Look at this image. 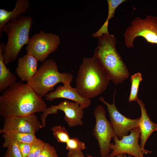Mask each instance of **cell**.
Wrapping results in <instances>:
<instances>
[{
    "instance_id": "26",
    "label": "cell",
    "mask_w": 157,
    "mask_h": 157,
    "mask_svg": "<svg viewBox=\"0 0 157 157\" xmlns=\"http://www.w3.org/2000/svg\"><path fill=\"white\" fill-rule=\"evenodd\" d=\"M17 144L22 157H27L31 150V143L19 142Z\"/></svg>"
},
{
    "instance_id": "13",
    "label": "cell",
    "mask_w": 157,
    "mask_h": 157,
    "mask_svg": "<svg viewBox=\"0 0 157 157\" xmlns=\"http://www.w3.org/2000/svg\"><path fill=\"white\" fill-rule=\"evenodd\" d=\"M45 97V100L49 101L60 98L70 100L79 104L83 109L88 107L91 103L90 99L83 98L80 95L76 88L71 87L70 84L58 86L54 91L50 92Z\"/></svg>"
},
{
    "instance_id": "1",
    "label": "cell",
    "mask_w": 157,
    "mask_h": 157,
    "mask_svg": "<svg viewBox=\"0 0 157 157\" xmlns=\"http://www.w3.org/2000/svg\"><path fill=\"white\" fill-rule=\"evenodd\" d=\"M47 107L40 96L21 81L8 87L0 96V115L4 118L43 112Z\"/></svg>"
},
{
    "instance_id": "3",
    "label": "cell",
    "mask_w": 157,
    "mask_h": 157,
    "mask_svg": "<svg viewBox=\"0 0 157 157\" xmlns=\"http://www.w3.org/2000/svg\"><path fill=\"white\" fill-rule=\"evenodd\" d=\"M98 45L94 55L99 60L115 85L129 78L128 69L116 48L117 38L113 34H103L97 38Z\"/></svg>"
},
{
    "instance_id": "11",
    "label": "cell",
    "mask_w": 157,
    "mask_h": 157,
    "mask_svg": "<svg viewBox=\"0 0 157 157\" xmlns=\"http://www.w3.org/2000/svg\"><path fill=\"white\" fill-rule=\"evenodd\" d=\"M129 135L124 136L121 139L115 134L113 138L115 143H111L112 152L109 156L114 157L120 154H128L135 157H144L140 145L138 143L140 137L139 126L130 131Z\"/></svg>"
},
{
    "instance_id": "10",
    "label": "cell",
    "mask_w": 157,
    "mask_h": 157,
    "mask_svg": "<svg viewBox=\"0 0 157 157\" xmlns=\"http://www.w3.org/2000/svg\"><path fill=\"white\" fill-rule=\"evenodd\" d=\"M115 90L113 96L112 104L106 102L102 96L99 97V100L106 106L110 122L115 134L121 140L124 136L127 135L128 132L131 129L138 126L140 117L133 119L122 115L118 110L115 104Z\"/></svg>"
},
{
    "instance_id": "6",
    "label": "cell",
    "mask_w": 157,
    "mask_h": 157,
    "mask_svg": "<svg viewBox=\"0 0 157 157\" xmlns=\"http://www.w3.org/2000/svg\"><path fill=\"white\" fill-rule=\"evenodd\" d=\"M124 42L128 48L133 47V41L141 37L152 44L157 45V17L149 15L144 19L137 17L132 20L124 33Z\"/></svg>"
},
{
    "instance_id": "27",
    "label": "cell",
    "mask_w": 157,
    "mask_h": 157,
    "mask_svg": "<svg viewBox=\"0 0 157 157\" xmlns=\"http://www.w3.org/2000/svg\"><path fill=\"white\" fill-rule=\"evenodd\" d=\"M67 157H85L82 150L69 151Z\"/></svg>"
},
{
    "instance_id": "29",
    "label": "cell",
    "mask_w": 157,
    "mask_h": 157,
    "mask_svg": "<svg viewBox=\"0 0 157 157\" xmlns=\"http://www.w3.org/2000/svg\"><path fill=\"white\" fill-rule=\"evenodd\" d=\"M128 157H132V156L131 155H128Z\"/></svg>"
},
{
    "instance_id": "17",
    "label": "cell",
    "mask_w": 157,
    "mask_h": 157,
    "mask_svg": "<svg viewBox=\"0 0 157 157\" xmlns=\"http://www.w3.org/2000/svg\"><path fill=\"white\" fill-rule=\"evenodd\" d=\"M4 44L0 43V92L4 91L16 82V76L7 68L3 60L2 54Z\"/></svg>"
},
{
    "instance_id": "4",
    "label": "cell",
    "mask_w": 157,
    "mask_h": 157,
    "mask_svg": "<svg viewBox=\"0 0 157 157\" xmlns=\"http://www.w3.org/2000/svg\"><path fill=\"white\" fill-rule=\"evenodd\" d=\"M33 20L30 16H21L9 21L0 32H5L8 36L7 43L3 49L2 58L5 65L15 60L22 48L30 41L29 33Z\"/></svg>"
},
{
    "instance_id": "28",
    "label": "cell",
    "mask_w": 157,
    "mask_h": 157,
    "mask_svg": "<svg viewBox=\"0 0 157 157\" xmlns=\"http://www.w3.org/2000/svg\"><path fill=\"white\" fill-rule=\"evenodd\" d=\"M88 157H95L88 154L87 155ZM106 157H127L125 154H118L114 157H111L109 156Z\"/></svg>"
},
{
    "instance_id": "12",
    "label": "cell",
    "mask_w": 157,
    "mask_h": 157,
    "mask_svg": "<svg viewBox=\"0 0 157 157\" xmlns=\"http://www.w3.org/2000/svg\"><path fill=\"white\" fill-rule=\"evenodd\" d=\"M4 118L2 128L0 130V133H35L43 128L41 123L35 114Z\"/></svg>"
},
{
    "instance_id": "23",
    "label": "cell",
    "mask_w": 157,
    "mask_h": 157,
    "mask_svg": "<svg viewBox=\"0 0 157 157\" xmlns=\"http://www.w3.org/2000/svg\"><path fill=\"white\" fill-rule=\"evenodd\" d=\"M66 143V149L69 151L82 150L86 148L84 143L76 138H70Z\"/></svg>"
},
{
    "instance_id": "18",
    "label": "cell",
    "mask_w": 157,
    "mask_h": 157,
    "mask_svg": "<svg viewBox=\"0 0 157 157\" xmlns=\"http://www.w3.org/2000/svg\"><path fill=\"white\" fill-rule=\"evenodd\" d=\"M2 137L5 140L2 147L6 148L19 142L31 143L37 138L35 133H3Z\"/></svg>"
},
{
    "instance_id": "8",
    "label": "cell",
    "mask_w": 157,
    "mask_h": 157,
    "mask_svg": "<svg viewBox=\"0 0 157 157\" xmlns=\"http://www.w3.org/2000/svg\"><path fill=\"white\" fill-rule=\"evenodd\" d=\"M106 111L101 105L94 109L93 113L96 119L93 135L97 140L101 157H106L110 151V140L115 133L110 122L107 119Z\"/></svg>"
},
{
    "instance_id": "20",
    "label": "cell",
    "mask_w": 157,
    "mask_h": 157,
    "mask_svg": "<svg viewBox=\"0 0 157 157\" xmlns=\"http://www.w3.org/2000/svg\"><path fill=\"white\" fill-rule=\"evenodd\" d=\"M130 80L131 83L130 96L128 101L129 102L136 101L138 99V93L140 82L142 80L141 73L138 72L132 75Z\"/></svg>"
},
{
    "instance_id": "25",
    "label": "cell",
    "mask_w": 157,
    "mask_h": 157,
    "mask_svg": "<svg viewBox=\"0 0 157 157\" xmlns=\"http://www.w3.org/2000/svg\"><path fill=\"white\" fill-rule=\"evenodd\" d=\"M3 157H23L17 144L7 148Z\"/></svg>"
},
{
    "instance_id": "7",
    "label": "cell",
    "mask_w": 157,
    "mask_h": 157,
    "mask_svg": "<svg viewBox=\"0 0 157 157\" xmlns=\"http://www.w3.org/2000/svg\"><path fill=\"white\" fill-rule=\"evenodd\" d=\"M60 43L58 35L41 31L30 38L26 50L27 53L43 62L50 53L57 49Z\"/></svg>"
},
{
    "instance_id": "14",
    "label": "cell",
    "mask_w": 157,
    "mask_h": 157,
    "mask_svg": "<svg viewBox=\"0 0 157 157\" xmlns=\"http://www.w3.org/2000/svg\"><path fill=\"white\" fill-rule=\"evenodd\" d=\"M136 101L139 105L141 111L139 127L140 130V146L143 154H151V151L144 149V145L148 138L154 131H157V124L152 122L149 117L143 101L138 98Z\"/></svg>"
},
{
    "instance_id": "22",
    "label": "cell",
    "mask_w": 157,
    "mask_h": 157,
    "mask_svg": "<svg viewBox=\"0 0 157 157\" xmlns=\"http://www.w3.org/2000/svg\"><path fill=\"white\" fill-rule=\"evenodd\" d=\"M45 142L36 138L31 143V148L27 157H38L41 152Z\"/></svg>"
},
{
    "instance_id": "2",
    "label": "cell",
    "mask_w": 157,
    "mask_h": 157,
    "mask_svg": "<svg viewBox=\"0 0 157 157\" xmlns=\"http://www.w3.org/2000/svg\"><path fill=\"white\" fill-rule=\"evenodd\" d=\"M110 80L106 70L93 55L83 59L76 78L75 88L81 97L90 99L104 91Z\"/></svg>"
},
{
    "instance_id": "19",
    "label": "cell",
    "mask_w": 157,
    "mask_h": 157,
    "mask_svg": "<svg viewBox=\"0 0 157 157\" xmlns=\"http://www.w3.org/2000/svg\"><path fill=\"white\" fill-rule=\"evenodd\" d=\"M126 0H107L108 5V14L106 19L101 27L95 33L92 35V37L97 38L103 34L109 33L108 30V25L110 19L114 16L117 8Z\"/></svg>"
},
{
    "instance_id": "5",
    "label": "cell",
    "mask_w": 157,
    "mask_h": 157,
    "mask_svg": "<svg viewBox=\"0 0 157 157\" xmlns=\"http://www.w3.org/2000/svg\"><path fill=\"white\" fill-rule=\"evenodd\" d=\"M56 62L52 59L45 60L35 74L26 84L42 97L53 90L57 84H70L73 76L71 73H60Z\"/></svg>"
},
{
    "instance_id": "16",
    "label": "cell",
    "mask_w": 157,
    "mask_h": 157,
    "mask_svg": "<svg viewBox=\"0 0 157 157\" xmlns=\"http://www.w3.org/2000/svg\"><path fill=\"white\" fill-rule=\"evenodd\" d=\"M29 8L28 0H17L15 6L12 11L0 9V32L3 26L8 22L17 19L24 14Z\"/></svg>"
},
{
    "instance_id": "9",
    "label": "cell",
    "mask_w": 157,
    "mask_h": 157,
    "mask_svg": "<svg viewBox=\"0 0 157 157\" xmlns=\"http://www.w3.org/2000/svg\"><path fill=\"white\" fill-rule=\"evenodd\" d=\"M58 110L64 113V119L68 126L72 127L83 124L82 119L83 117V109L79 104L65 100L61 101L57 105H51L47 107L40 116L42 126L46 125V119L50 114H56Z\"/></svg>"
},
{
    "instance_id": "24",
    "label": "cell",
    "mask_w": 157,
    "mask_h": 157,
    "mask_svg": "<svg viewBox=\"0 0 157 157\" xmlns=\"http://www.w3.org/2000/svg\"><path fill=\"white\" fill-rule=\"evenodd\" d=\"M38 157H58L55 147L49 143H45L43 148Z\"/></svg>"
},
{
    "instance_id": "21",
    "label": "cell",
    "mask_w": 157,
    "mask_h": 157,
    "mask_svg": "<svg viewBox=\"0 0 157 157\" xmlns=\"http://www.w3.org/2000/svg\"><path fill=\"white\" fill-rule=\"evenodd\" d=\"M51 130L58 142L66 143L70 138L67 130L64 126H56L52 128Z\"/></svg>"
},
{
    "instance_id": "15",
    "label": "cell",
    "mask_w": 157,
    "mask_h": 157,
    "mask_svg": "<svg viewBox=\"0 0 157 157\" xmlns=\"http://www.w3.org/2000/svg\"><path fill=\"white\" fill-rule=\"evenodd\" d=\"M38 60L31 55L27 53L19 58L15 72L20 80L29 81L38 70Z\"/></svg>"
}]
</instances>
